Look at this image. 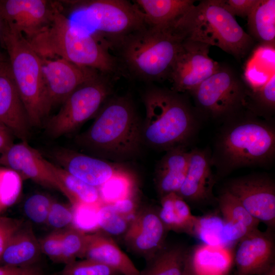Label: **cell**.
Masks as SVG:
<instances>
[{
    "label": "cell",
    "mask_w": 275,
    "mask_h": 275,
    "mask_svg": "<svg viewBox=\"0 0 275 275\" xmlns=\"http://www.w3.org/2000/svg\"><path fill=\"white\" fill-rule=\"evenodd\" d=\"M62 9L60 4L48 26L27 40L38 54L45 58L63 59L109 76L118 72L117 58L110 53L107 46L72 23Z\"/></svg>",
    "instance_id": "obj_1"
},
{
    "label": "cell",
    "mask_w": 275,
    "mask_h": 275,
    "mask_svg": "<svg viewBox=\"0 0 275 275\" xmlns=\"http://www.w3.org/2000/svg\"><path fill=\"white\" fill-rule=\"evenodd\" d=\"M80 146L114 161L129 159L143 144L142 123L129 96H111L90 127L76 136Z\"/></svg>",
    "instance_id": "obj_2"
},
{
    "label": "cell",
    "mask_w": 275,
    "mask_h": 275,
    "mask_svg": "<svg viewBox=\"0 0 275 275\" xmlns=\"http://www.w3.org/2000/svg\"><path fill=\"white\" fill-rule=\"evenodd\" d=\"M145 117L142 123L143 144L168 150L185 146L196 132V113L187 100L173 90L152 88L143 95Z\"/></svg>",
    "instance_id": "obj_3"
},
{
    "label": "cell",
    "mask_w": 275,
    "mask_h": 275,
    "mask_svg": "<svg viewBox=\"0 0 275 275\" xmlns=\"http://www.w3.org/2000/svg\"><path fill=\"white\" fill-rule=\"evenodd\" d=\"M183 38L172 27L146 26L126 37L115 49L120 67L146 81L168 78Z\"/></svg>",
    "instance_id": "obj_4"
},
{
    "label": "cell",
    "mask_w": 275,
    "mask_h": 275,
    "mask_svg": "<svg viewBox=\"0 0 275 275\" xmlns=\"http://www.w3.org/2000/svg\"><path fill=\"white\" fill-rule=\"evenodd\" d=\"M172 28L184 39L217 46L237 59L244 57L254 44L221 0L201 1Z\"/></svg>",
    "instance_id": "obj_5"
},
{
    "label": "cell",
    "mask_w": 275,
    "mask_h": 275,
    "mask_svg": "<svg viewBox=\"0 0 275 275\" xmlns=\"http://www.w3.org/2000/svg\"><path fill=\"white\" fill-rule=\"evenodd\" d=\"M232 119L218 138L212 163L228 172L271 160L275 153L273 126L252 117Z\"/></svg>",
    "instance_id": "obj_6"
},
{
    "label": "cell",
    "mask_w": 275,
    "mask_h": 275,
    "mask_svg": "<svg viewBox=\"0 0 275 275\" xmlns=\"http://www.w3.org/2000/svg\"><path fill=\"white\" fill-rule=\"evenodd\" d=\"M72 6V23L92 34L115 50L131 34L147 25L135 4L125 0L67 2Z\"/></svg>",
    "instance_id": "obj_7"
},
{
    "label": "cell",
    "mask_w": 275,
    "mask_h": 275,
    "mask_svg": "<svg viewBox=\"0 0 275 275\" xmlns=\"http://www.w3.org/2000/svg\"><path fill=\"white\" fill-rule=\"evenodd\" d=\"M0 41L8 52L11 72L30 125L39 127L48 114L41 57L21 33L4 21Z\"/></svg>",
    "instance_id": "obj_8"
},
{
    "label": "cell",
    "mask_w": 275,
    "mask_h": 275,
    "mask_svg": "<svg viewBox=\"0 0 275 275\" xmlns=\"http://www.w3.org/2000/svg\"><path fill=\"white\" fill-rule=\"evenodd\" d=\"M250 89L231 68L222 66L190 92L198 111L213 119H230L248 106Z\"/></svg>",
    "instance_id": "obj_9"
},
{
    "label": "cell",
    "mask_w": 275,
    "mask_h": 275,
    "mask_svg": "<svg viewBox=\"0 0 275 275\" xmlns=\"http://www.w3.org/2000/svg\"><path fill=\"white\" fill-rule=\"evenodd\" d=\"M110 77L99 73L77 88L47 122V134L54 139L67 134L97 114L112 95Z\"/></svg>",
    "instance_id": "obj_10"
},
{
    "label": "cell",
    "mask_w": 275,
    "mask_h": 275,
    "mask_svg": "<svg viewBox=\"0 0 275 275\" xmlns=\"http://www.w3.org/2000/svg\"><path fill=\"white\" fill-rule=\"evenodd\" d=\"M210 46L183 39L168 78L173 91L190 93L217 71L220 64L209 57Z\"/></svg>",
    "instance_id": "obj_11"
},
{
    "label": "cell",
    "mask_w": 275,
    "mask_h": 275,
    "mask_svg": "<svg viewBox=\"0 0 275 275\" xmlns=\"http://www.w3.org/2000/svg\"><path fill=\"white\" fill-rule=\"evenodd\" d=\"M41 59L48 114L56 106L62 104L80 85L100 73L61 58Z\"/></svg>",
    "instance_id": "obj_12"
},
{
    "label": "cell",
    "mask_w": 275,
    "mask_h": 275,
    "mask_svg": "<svg viewBox=\"0 0 275 275\" xmlns=\"http://www.w3.org/2000/svg\"><path fill=\"white\" fill-rule=\"evenodd\" d=\"M228 191L241 203L247 211L272 231L275 227V185L272 180L251 175L229 182Z\"/></svg>",
    "instance_id": "obj_13"
},
{
    "label": "cell",
    "mask_w": 275,
    "mask_h": 275,
    "mask_svg": "<svg viewBox=\"0 0 275 275\" xmlns=\"http://www.w3.org/2000/svg\"><path fill=\"white\" fill-rule=\"evenodd\" d=\"M52 157L58 165L91 186L99 188L117 176L131 174L125 167L64 148H55Z\"/></svg>",
    "instance_id": "obj_14"
},
{
    "label": "cell",
    "mask_w": 275,
    "mask_h": 275,
    "mask_svg": "<svg viewBox=\"0 0 275 275\" xmlns=\"http://www.w3.org/2000/svg\"><path fill=\"white\" fill-rule=\"evenodd\" d=\"M60 4L46 0H0V15L29 40L48 26Z\"/></svg>",
    "instance_id": "obj_15"
},
{
    "label": "cell",
    "mask_w": 275,
    "mask_h": 275,
    "mask_svg": "<svg viewBox=\"0 0 275 275\" xmlns=\"http://www.w3.org/2000/svg\"><path fill=\"white\" fill-rule=\"evenodd\" d=\"M167 232L158 211L143 207L130 219L123 238L128 250L147 261L165 245Z\"/></svg>",
    "instance_id": "obj_16"
},
{
    "label": "cell",
    "mask_w": 275,
    "mask_h": 275,
    "mask_svg": "<svg viewBox=\"0 0 275 275\" xmlns=\"http://www.w3.org/2000/svg\"><path fill=\"white\" fill-rule=\"evenodd\" d=\"M271 231L258 229L241 237L235 252L234 263L236 275H261L274 264V242Z\"/></svg>",
    "instance_id": "obj_17"
},
{
    "label": "cell",
    "mask_w": 275,
    "mask_h": 275,
    "mask_svg": "<svg viewBox=\"0 0 275 275\" xmlns=\"http://www.w3.org/2000/svg\"><path fill=\"white\" fill-rule=\"evenodd\" d=\"M0 124L21 141L30 137V124L9 62L0 60Z\"/></svg>",
    "instance_id": "obj_18"
},
{
    "label": "cell",
    "mask_w": 275,
    "mask_h": 275,
    "mask_svg": "<svg viewBox=\"0 0 275 275\" xmlns=\"http://www.w3.org/2000/svg\"><path fill=\"white\" fill-rule=\"evenodd\" d=\"M45 158L26 141L12 144L0 155V165L12 170L21 177L30 179L42 186L58 189L60 186Z\"/></svg>",
    "instance_id": "obj_19"
},
{
    "label": "cell",
    "mask_w": 275,
    "mask_h": 275,
    "mask_svg": "<svg viewBox=\"0 0 275 275\" xmlns=\"http://www.w3.org/2000/svg\"><path fill=\"white\" fill-rule=\"evenodd\" d=\"M189 153L186 177L177 194L186 202L204 203L213 198L215 180L211 170L212 157L207 149H194Z\"/></svg>",
    "instance_id": "obj_20"
},
{
    "label": "cell",
    "mask_w": 275,
    "mask_h": 275,
    "mask_svg": "<svg viewBox=\"0 0 275 275\" xmlns=\"http://www.w3.org/2000/svg\"><path fill=\"white\" fill-rule=\"evenodd\" d=\"M233 263L228 246L203 243L188 251L184 275H228Z\"/></svg>",
    "instance_id": "obj_21"
},
{
    "label": "cell",
    "mask_w": 275,
    "mask_h": 275,
    "mask_svg": "<svg viewBox=\"0 0 275 275\" xmlns=\"http://www.w3.org/2000/svg\"><path fill=\"white\" fill-rule=\"evenodd\" d=\"M81 258L92 260L115 269L122 275H139L140 270L108 235L87 234Z\"/></svg>",
    "instance_id": "obj_22"
},
{
    "label": "cell",
    "mask_w": 275,
    "mask_h": 275,
    "mask_svg": "<svg viewBox=\"0 0 275 275\" xmlns=\"http://www.w3.org/2000/svg\"><path fill=\"white\" fill-rule=\"evenodd\" d=\"M189 151L185 146L166 151L158 162L154 172V183L160 198L170 193H177L187 173Z\"/></svg>",
    "instance_id": "obj_23"
},
{
    "label": "cell",
    "mask_w": 275,
    "mask_h": 275,
    "mask_svg": "<svg viewBox=\"0 0 275 275\" xmlns=\"http://www.w3.org/2000/svg\"><path fill=\"white\" fill-rule=\"evenodd\" d=\"M159 217L167 231L196 235L200 217L193 215L187 202L176 193L160 198Z\"/></svg>",
    "instance_id": "obj_24"
},
{
    "label": "cell",
    "mask_w": 275,
    "mask_h": 275,
    "mask_svg": "<svg viewBox=\"0 0 275 275\" xmlns=\"http://www.w3.org/2000/svg\"><path fill=\"white\" fill-rule=\"evenodd\" d=\"M148 26L166 29L172 26L191 7L193 0H136Z\"/></svg>",
    "instance_id": "obj_25"
},
{
    "label": "cell",
    "mask_w": 275,
    "mask_h": 275,
    "mask_svg": "<svg viewBox=\"0 0 275 275\" xmlns=\"http://www.w3.org/2000/svg\"><path fill=\"white\" fill-rule=\"evenodd\" d=\"M44 161L57 180L60 191L68 198L72 206H99L103 203L98 188L84 182L59 165L46 159Z\"/></svg>",
    "instance_id": "obj_26"
},
{
    "label": "cell",
    "mask_w": 275,
    "mask_h": 275,
    "mask_svg": "<svg viewBox=\"0 0 275 275\" xmlns=\"http://www.w3.org/2000/svg\"><path fill=\"white\" fill-rule=\"evenodd\" d=\"M40 252L32 227L23 223L8 243L1 260L6 265L24 267L31 265Z\"/></svg>",
    "instance_id": "obj_27"
},
{
    "label": "cell",
    "mask_w": 275,
    "mask_h": 275,
    "mask_svg": "<svg viewBox=\"0 0 275 275\" xmlns=\"http://www.w3.org/2000/svg\"><path fill=\"white\" fill-rule=\"evenodd\" d=\"M188 251L182 245H165L146 261L139 275H184Z\"/></svg>",
    "instance_id": "obj_28"
},
{
    "label": "cell",
    "mask_w": 275,
    "mask_h": 275,
    "mask_svg": "<svg viewBox=\"0 0 275 275\" xmlns=\"http://www.w3.org/2000/svg\"><path fill=\"white\" fill-rule=\"evenodd\" d=\"M249 35L259 42L272 46L275 40V1L258 0L247 17Z\"/></svg>",
    "instance_id": "obj_29"
},
{
    "label": "cell",
    "mask_w": 275,
    "mask_h": 275,
    "mask_svg": "<svg viewBox=\"0 0 275 275\" xmlns=\"http://www.w3.org/2000/svg\"><path fill=\"white\" fill-rule=\"evenodd\" d=\"M225 223L236 224L248 232L258 229L260 223L254 218L234 196L225 190L218 199Z\"/></svg>",
    "instance_id": "obj_30"
},
{
    "label": "cell",
    "mask_w": 275,
    "mask_h": 275,
    "mask_svg": "<svg viewBox=\"0 0 275 275\" xmlns=\"http://www.w3.org/2000/svg\"><path fill=\"white\" fill-rule=\"evenodd\" d=\"M130 221L119 214L112 204L102 203L98 208L97 221L98 228L109 236H123Z\"/></svg>",
    "instance_id": "obj_31"
},
{
    "label": "cell",
    "mask_w": 275,
    "mask_h": 275,
    "mask_svg": "<svg viewBox=\"0 0 275 275\" xmlns=\"http://www.w3.org/2000/svg\"><path fill=\"white\" fill-rule=\"evenodd\" d=\"M99 188L103 203H112L136 191L132 174L117 176Z\"/></svg>",
    "instance_id": "obj_32"
},
{
    "label": "cell",
    "mask_w": 275,
    "mask_h": 275,
    "mask_svg": "<svg viewBox=\"0 0 275 275\" xmlns=\"http://www.w3.org/2000/svg\"><path fill=\"white\" fill-rule=\"evenodd\" d=\"M86 233L73 227L62 230V262L67 264L80 258L84 250Z\"/></svg>",
    "instance_id": "obj_33"
},
{
    "label": "cell",
    "mask_w": 275,
    "mask_h": 275,
    "mask_svg": "<svg viewBox=\"0 0 275 275\" xmlns=\"http://www.w3.org/2000/svg\"><path fill=\"white\" fill-rule=\"evenodd\" d=\"M22 178L9 169H0V203L2 209L13 205L22 187Z\"/></svg>",
    "instance_id": "obj_34"
},
{
    "label": "cell",
    "mask_w": 275,
    "mask_h": 275,
    "mask_svg": "<svg viewBox=\"0 0 275 275\" xmlns=\"http://www.w3.org/2000/svg\"><path fill=\"white\" fill-rule=\"evenodd\" d=\"M60 275H122L101 263L87 259L66 264Z\"/></svg>",
    "instance_id": "obj_35"
},
{
    "label": "cell",
    "mask_w": 275,
    "mask_h": 275,
    "mask_svg": "<svg viewBox=\"0 0 275 275\" xmlns=\"http://www.w3.org/2000/svg\"><path fill=\"white\" fill-rule=\"evenodd\" d=\"M257 107L267 112H272L275 106V74L261 87L254 90L250 89L248 106Z\"/></svg>",
    "instance_id": "obj_36"
},
{
    "label": "cell",
    "mask_w": 275,
    "mask_h": 275,
    "mask_svg": "<svg viewBox=\"0 0 275 275\" xmlns=\"http://www.w3.org/2000/svg\"><path fill=\"white\" fill-rule=\"evenodd\" d=\"M52 201L43 194H35L25 202L24 210L26 215L33 222L42 224L46 222Z\"/></svg>",
    "instance_id": "obj_37"
},
{
    "label": "cell",
    "mask_w": 275,
    "mask_h": 275,
    "mask_svg": "<svg viewBox=\"0 0 275 275\" xmlns=\"http://www.w3.org/2000/svg\"><path fill=\"white\" fill-rule=\"evenodd\" d=\"M99 206H72L73 218L71 226L86 233L87 232L93 231L99 228L97 211Z\"/></svg>",
    "instance_id": "obj_38"
},
{
    "label": "cell",
    "mask_w": 275,
    "mask_h": 275,
    "mask_svg": "<svg viewBox=\"0 0 275 275\" xmlns=\"http://www.w3.org/2000/svg\"><path fill=\"white\" fill-rule=\"evenodd\" d=\"M73 218L72 208L52 201L46 223L50 226L59 229L72 225Z\"/></svg>",
    "instance_id": "obj_39"
},
{
    "label": "cell",
    "mask_w": 275,
    "mask_h": 275,
    "mask_svg": "<svg viewBox=\"0 0 275 275\" xmlns=\"http://www.w3.org/2000/svg\"><path fill=\"white\" fill-rule=\"evenodd\" d=\"M61 234L62 230H56L39 242L41 252L55 262H62Z\"/></svg>",
    "instance_id": "obj_40"
},
{
    "label": "cell",
    "mask_w": 275,
    "mask_h": 275,
    "mask_svg": "<svg viewBox=\"0 0 275 275\" xmlns=\"http://www.w3.org/2000/svg\"><path fill=\"white\" fill-rule=\"evenodd\" d=\"M22 224L19 219L0 217V261L11 238Z\"/></svg>",
    "instance_id": "obj_41"
},
{
    "label": "cell",
    "mask_w": 275,
    "mask_h": 275,
    "mask_svg": "<svg viewBox=\"0 0 275 275\" xmlns=\"http://www.w3.org/2000/svg\"><path fill=\"white\" fill-rule=\"evenodd\" d=\"M224 8L232 16L248 17L258 0H221Z\"/></svg>",
    "instance_id": "obj_42"
},
{
    "label": "cell",
    "mask_w": 275,
    "mask_h": 275,
    "mask_svg": "<svg viewBox=\"0 0 275 275\" xmlns=\"http://www.w3.org/2000/svg\"><path fill=\"white\" fill-rule=\"evenodd\" d=\"M136 191L125 198L110 204H112L115 210L122 216L127 218L131 215L133 216L138 210Z\"/></svg>",
    "instance_id": "obj_43"
},
{
    "label": "cell",
    "mask_w": 275,
    "mask_h": 275,
    "mask_svg": "<svg viewBox=\"0 0 275 275\" xmlns=\"http://www.w3.org/2000/svg\"><path fill=\"white\" fill-rule=\"evenodd\" d=\"M11 134L8 128L0 124V155L13 144Z\"/></svg>",
    "instance_id": "obj_44"
},
{
    "label": "cell",
    "mask_w": 275,
    "mask_h": 275,
    "mask_svg": "<svg viewBox=\"0 0 275 275\" xmlns=\"http://www.w3.org/2000/svg\"><path fill=\"white\" fill-rule=\"evenodd\" d=\"M24 267L6 265L0 267V275H19Z\"/></svg>",
    "instance_id": "obj_45"
},
{
    "label": "cell",
    "mask_w": 275,
    "mask_h": 275,
    "mask_svg": "<svg viewBox=\"0 0 275 275\" xmlns=\"http://www.w3.org/2000/svg\"><path fill=\"white\" fill-rule=\"evenodd\" d=\"M19 275H43V273L38 266L30 265L25 266Z\"/></svg>",
    "instance_id": "obj_46"
},
{
    "label": "cell",
    "mask_w": 275,
    "mask_h": 275,
    "mask_svg": "<svg viewBox=\"0 0 275 275\" xmlns=\"http://www.w3.org/2000/svg\"><path fill=\"white\" fill-rule=\"evenodd\" d=\"M3 26H4V21L0 15V38L2 34ZM4 59H5L4 57H3L2 54L0 52V60H3Z\"/></svg>",
    "instance_id": "obj_47"
},
{
    "label": "cell",
    "mask_w": 275,
    "mask_h": 275,
    "mask_svg": "<svg viewBox=\"0 0 275 275\" xmlns=\"http://www.w3.org/2000/svg\"><path fill=\"white\" fill-rule=\"evenodd\" d=\"M2 210L3 209L2 208L1 205V203H0V212L2 211Z\"/></svg>",
    "instance_id": "obj_48"
},
{
    "label": "cell",
    "mask_w": 275,
    "mask_h": 275,
    "mask_svg": "<svg viewBox=\"0 0 275 275\" xmlns=\"http://www.w3.org/2000/svg\"></svg>",
    "instance_id": "obj_49"
}]
</instances>
